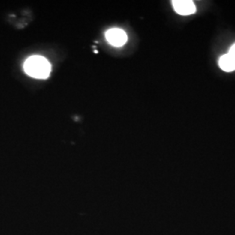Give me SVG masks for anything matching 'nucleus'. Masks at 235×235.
<instances>
[{
	"label": "nucleus",
	"mask_w": 235,
	"mask_h": 235,
	"mask_svg": "<svg viewBox=\"0 0 235 235\" xmlns=\"http://www.w3.org/2000/svg\"><path fill=\"white\" fill-rule=\"evenodd\" d=\"M219 67L225 71H233L235 70V62L230 57L228 54L223 55L218 62Z\"/></svg>",
	"instance_id": "20e7f679"
},
{
	"label": "nucleus",
	"mask_w": 235,
	"mask_h": 235,
	"mask_svg": "<svg viewBox=\"0 0 235 235\" xmlns=\"http://www.w3.org/2000/svg\"><path fill=\"white\" fill-rule=\"evenodd\" d=\"M24 69L29 76L35 78L44 79L48 78L52 67L45 58L35 55L26 59L24 65Z\"/></svg>",
	"instance_id": "f257e3e1"
},
{
	"label": "nucleus",
	"mask_w": 235,
	"mask_h": 235,
	"mask_svg": "<svg viewBox=\"0 0 235 235\" xmlns=\"http://www.w3.org/2000/svg\"><path fill=\"white\" fill-rule=\"evenodd\" d=\"M106 39L113 46H122L127 41L126 33L119 28H113L106 32Z\"/></svg>",
	"instance_id": "f03ea898"
},
{
	"label": "nucleus",
	"mask_w": 235,
	"mask_h": 235,
	"mask_svg": "<svg viewBox=\"0 0 235 235\" xmlns=\"http://www.w3.org/2000/svg\"><path fill=\"white\" fill-rule=\"evenodd\" d=\"M227 54H228L229 57L235 62V44H233L232 45V47L230 48L229 52H228Z\"/></svg>",
	"instance_id": "39448f33"
},
{
	"label": "nucleus",
	"mask_w": 235,
	"mask_h": 235,
	"mask_svg": "<svg viewBox=\"0 0 235 235\" xmlns=\"http://www.w3.org/2000/svg\"><path fill=\"white\" fill-rule=\"evenodd\" d=\"M173 6L177 13L180 15H191L196 11L195 5L190 0H174Z\"/></svg>",
	"instance_id": "7ed1b4c3"
}]
</instances>
